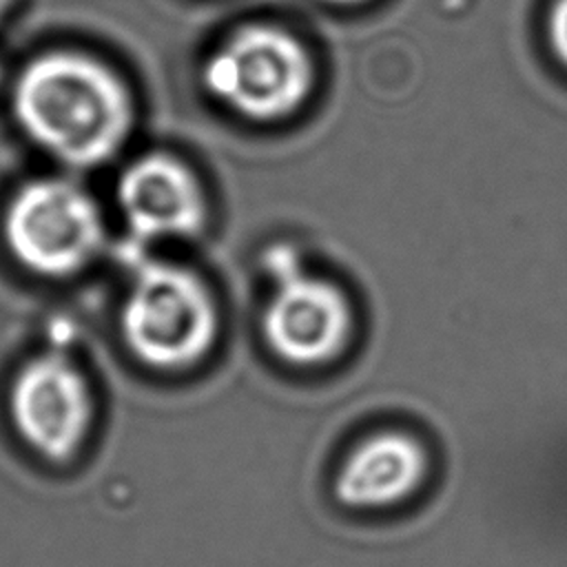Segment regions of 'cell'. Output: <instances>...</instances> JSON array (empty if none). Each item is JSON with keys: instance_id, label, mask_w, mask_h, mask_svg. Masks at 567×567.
Wrapping results in <instances>:
<instances>
[{"instance_id": "obj_1", "label": "cell", "mask_w": 567, "mask_h": 567, "mask_svg": "<svg viewBox=\"0 0 567 567\" xmlns=\"http://www.w3.org/2000/svg\"><path fill=\"white\" fill-rule=\"evenodd\" d=\"M13 113L38 146L80 168L111 159L131 128V97L120 78L69 51L40 55L22 69Z\"/></svg>"}, {"instance_id": "obj_2", "label": "cell", "mask_w": 567, "mask_h": 567, "mask_svg": "<svg viewBox=\"0 0 567 567\" xmlns=\"http://www.w3.org/2000/svg\"><path fill=\"white\" fill-rule=\"evenodd\" d=\"M128 350L153 368L199 361L217 334V310L202 279L179 266L148 261L135 272L122 310Z\"/></svg>"}, {"instance_id": "obj_3", "label": "cell", "mask_w": 567, "mask_h": 567, "mask_svg": "<svg viewBox=\"0 0 567 567\" xmlns=\"http://www.w3.org/2000/svg\"><path fill=\"white\" fill-rule=\"evenodd\" d=\"M204 86L235 113L268 122L295 113L310 93L312 64L297 38L252 24L233 33L204 64Z\"/></svg>"}, {"instance_id": "obj_4", "label": "cell", "mask_w": 567, "mask_h": 567, "mask_svg": "<svg viewBox=\"0 0 567 567\" xmlns=\"http://www.w3.org/2000/svg\"><path fill=\"white\" fill-rule=\"evenodd\" d=\"M13 257L47 277H66L86 266L104 239L95 202L73 182L44 177L24 184L4 213Z\"/></svg>"}, {"instance_id": "obj_5", "label": "cell", "mask_w": 567, "mask_h": 567, "mask_svg": "<svg viewBox=\"0 0 567 567\" xmlns=\"http://www.w3.org/2000/svg\"><path fill=\"white\" fill-rule=\"evenodd\" d=\"M264 264L277 281L261 321L268 346L295 365L337 357L350 332V308L341 290L303 275L297 252L286 244L272 246Z\"/></svg>"}, {"instance_id": "obj_6", "label": "cell", "mask_w": 567, "mask_h": 567, "mask_svg": "<svg viewBox=\"0 0 567 567\" xmlns=\"http://www.w3.org/2000/svg\"><path fill=\"white\" fill-rule=\"evenodd\" d=\"M11 414L22 439L47 458H69L86 436L91 394L82 374L60 354L29 361L11 388Z\"/></svg>"}, {"instance_id": "obj_7", "label": "cell", "mask_w": 567, "mask_h": 567, "mask_svg": "<svg viewBox=\"0 0 567 567\" xmlns=\"http://www.w3.org/2000/svg\"><path fill=\"white\" fill-rule=\"evenodd\" d=\"M430 478L425 445L405 432L365 436L339 463L330 494L346 512H390L408 505Z\"/></svg>"}, {"instance_id": "obj_8", "label": "cell", "mask_w": 567, "mask_h": 567, "mask_svg": "<svg viewBox=\"0 0 567 567\" xmlns=\"http://www.w3.org/2000/svg\"><path fill=\"white\" fill-rule=\"evenodd\" d=\"M117 204L142 239L190 237L206 213L195 175L168 155L135 159L117 182Z\"/></svg>"}, {"instance_id": "obj_9", "label": "cell", "mask_w": 567, "mask_h": 567, "mask_svg": "<svg viewBox=\"0 0 567 567\" xmlns=\"http://www.w3.org/2000/svg\"><path fill=\"white\" fill-rule=\"evenodd\" d=\"M551 49L563 64H567V0H556L549 13Z\"/></svg>"}, {"instance_id": "obj_10", "label": "cell", "mask_w": 567, "mask_h": 567, "mask_svg": "<svg viewBox=\"0 0 567 567\" xmlns=\"http://www.w3.org/2000/svg\"><path fill=\"white\" fill-rule=\"evenodd\" d=\"M323 2H330V4H357V2H363V0H323Z\"/></svg>"}, {"instance_id": "obj_11", "label": "cell", "mask_w": 567, "mask_h": 567, "mask_svg": "<svg viewBox=\"0 0 567 567\" xmlns=\"http://www.w3.org/2000/svg\"><path fill=\"white\" fill-rule=\"evenodd\" d=\"M9 4H11V0H0V18H2L4 11L9 9Z\"/></svg>"}]
</instances>
